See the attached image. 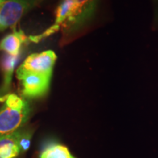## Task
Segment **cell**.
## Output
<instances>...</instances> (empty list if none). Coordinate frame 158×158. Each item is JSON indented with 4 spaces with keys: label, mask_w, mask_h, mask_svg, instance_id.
I'll list each match as a JSON object with an SVG mask.
<instances>
[{
    "label": "cell",
    "mask_w": 158,
    "mask_h": 158,
    "mask_svg": "<svg viewBox=\"0 0 158 158\" xmlns=\"http://www.w3.org/2000/svg\"><path fill=\"white\" fill-rule=\"evenodd\" d=\"M31 136L32 131L31 130H21L19 140V146L21 153L25 152L29 149L31 144Z\"/></svg>",
    "instance_id": "8fae6325"
},
{
    "label": "cell",
    "mask_w": 158,
    "mask_h": 158,
    "mask_svg": "<svg viewBox=\"0 0 158 158\" xmlns=\"http://www.w3.org/2000/svg\"><path fill=\"white\" fill-rule=\"evenodd\" d=\"M18 56H11L8 54H6L2 57L0 65L3 73V83L0 89V94H6L10 89L12 77L15 64L17 63Z\"/></svg>",
    "instance_id": "ba28073f"
},
{
    "label": "cell",
    "mask_w": 158,
    "mask_h": 158,
    "mask_svg": "<svg viewBox=\"0 0 158 158\" xmlns=\"http://www.w3.org/2000/svg\"><path fill=\"white\" fill-rule=\"evenodd\" d=\"M72 1L73 7L70 15L62 25L64 32L66 33H73L82 28L94 15L98 3V0Z\"/></svg>",
    "instance_id": "6da1fadb"
},
{
    "label": "cell",
    "mask_w": 158,
    "mask_h": 158,
    "mask_svg": "<svg viewBox=\"0 0 158 158\" xmlns=\"http://www.w3.org/2000/svg\"><path fill=\"white\" fill-rule=\"evenodd\" d=\"M30 111L29 105L21 110L13 109L4 105L0 109V136L19 130L29 119Z\"/></svg>",
    "instance_id": "277c9868"
},
{
    "label": "cell",
    "mask_w": 158,
    "mask_h": 158,
    "mask_svg": "<svg viewBox=\"0 0 158 158\" xmlns=\"http://www.w3.org/2000/svg\"><path fill=\"white\" fill-rule=\"evenodd\" d=\"M40 0H5L0 6V30L13 28L29 10L35 7Z\"/></svg>",
    "instance_id": "7a4b0ae2"
},
{
    "label": "cell",
    "mask_w": 158,
    "mask_h": 158,
    "mask_svg": "<svg viewBox=\"0 0 158 158\" xmlns=\"http://www.w3.org/2000/svg\"><path fill=\"white\" fill-rule=\"evenodd\" d=\"M40 158H75L68 148L59 143H51L41 152Z\"/></svg>",
    "instance_id": "9c48e42d"
},
{
    "label": "cell",
    "mask_w": 158,
    "mask_h": 158,
    "mask_svg": "<svg viewBox=\"0 0 158 158\" xmlns=\"http://www.w3.org/2000/svg\"><path fill=\"white\" fill-rule=\"evenodd\" d=\"M22 31H16L7 35L0 42V51H5L11 56H19L21 45L28 40Z\"/></svg>",
    "instance_id": "52a82bcc"
},
{
    "label": "cell",
    "mask_w": 158,
    "mask_h": 158,
    "mask_svg": "<svg viewBox=\"0 0 158 158\" xmlns=\"http://www.w3.org/2000/svg\"><path fill=\"white\" fill-rule=\"evenodd\" d=\"M4 1H5V0H0V6H1L2 4L4 2Z\"/></svg>",
    "instance_id": "4fadbf2b"
},
{
    "label": "cell",
    "mask_w": 158,
    "mask_h": 158,
    "mask_svg": "<svg viewBox=\"0 0 158 158\" xmlns=\"http://www.w3.org/2000/svg\"><path fill=\"white\" fill-rule=\"evenodd\" d=\"M56 58V54L51 50L32 54L25 59L19 68L29 72L52 76Z\"/></svg>",
    "instance_id": "5b68a950"
},
{
    "label": "cell",
    "mask_w": 158,
    "mask_h": 158,
    "mask_svg": "<svg viewBox=\"0 0 158 158\" xmlns=\"http://www.w3.org/2000/svg\"><path fill=\"white\" fill-rule=\"evenodd\" d=\"M154 5H155V19L156 22H158V0H153Z\"/></svg>",
    "instance_id": "7c38bea8"
},
{
    "label": "cell",
    "mask_w": 158,
    "mask_h": 158,
    "mask_svg": "<svg viewBox=\"0 0 158 158\" xmlns=\"http://www.w3.org/2000/svg\"><path fill=\"white\" fill-rule=\"evenodd\" d=\"M0 100L5 101V106L13 109L21 110L29 106L28 102L26 101L24 99L19 98L15 94H10L2 98H0Z\"/></svg>",
    "instance_id": "30bf717a"
},
{
    "label": "cell",
    "mask_w": 158,
    "mask_h": 158,
    "mask_svg": "<svg viewBox=\"0 0 158 158\" xmlns=\"http://www.w3.org/2000/svg\"><path fill=\"white\" fill-rule=\"evenodd\" d=\"M16 78L21 81L22 95L34 99L46 94L50 86L51 76L29 72L19 68L16 70Z\"/></svg>",
    "instance_id": "3957f363"
},
{
    "label": "cell",
    "mask_w": 158,
    "mask_h": 158,
    "mask_svg": "<svg viewBox=\"0 0 158 158\" xmlns=\"http://www.w3.org/2000/svg\"><path fill=\"white\" fill-rule=\"evenodd\" d=\"M21 130L0 136V158H15L21 153L19 140Z\"/></svg>",
    "instance_id": "8992f818"
}]
</instances>
